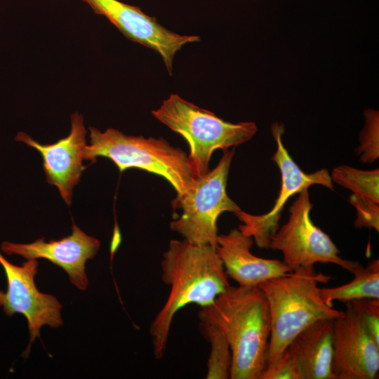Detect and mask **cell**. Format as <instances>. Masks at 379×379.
Segmentation results:
<instances>
[{
    "label": "cell",
    "mask_w": 379,
    "mask_h": 379,
    "mask_svg": "<svg viewBox=\"0 0 379 379\" xmlns=\"http://www.w3.org/2000/svg\"><path fill=\"white\" fill-rule=\"evenodd\" d=\"M161 266L162 281L170 291L149 326L157 359L164 356L175 314L187 305H211L230 286L215 248L208 244L171 240Z\"/></svg>",
    "instance_id": "1"
},
{
    "label": "cell",
    "mask_w": 379,
    "mask_h": 379,
    "mask_svg": "<svg viewBox=\"0 0 379 379\" xmlns=\"http://www.w3.org/2000/svg\"><path fill=\"white\" fill-rule=\"evenodd\" d=\"M200 321L218 329L232 352V379H260L267 365L270 316L258 286H232L201 307Z\"/></svg>",
    "instance_id": "2"
},
{
    "label": "cell",
    "mask_w": 379,
    "mask_h": 379,
    "mask_svg": "<svg viewBox=\"0 0 379 379\" xmlns=\"http://www.w3.org/2000/svg\"><path fill=\"white\" fill-rule=\"evenodd\" d=\"M331 279L316 272L314 266H308L258 286L267 299L270 316L266 369L274 366L292 340L311 324L344 315L345 312L328 305L320 294L319 284L328 283Z\"/></svg>",
    "instance_id": "3"
},
{
    "label": "cell",
    "mask_w": 379,
    "mask_h": 379,
    "mask_svg": "<svg viewBox=\"0 0 379 379\" xmlns=\"http://www.w3.org/2000/svg\"><path fill=\"white\" fill-rule=\"evenodd\" d=\"M90 144L84 149V160L109 159L122 172L135 168L163 177L177 193L182 196L192 185L193 176L187 154L174 147L163 138H148L124 134L114 129L105 131L89 127Z\"/></svg>",
    "instance_id": "4"
},
{
    "label": "cell",
    "mask_w": 379,
    "mask_h": 379,
    "mask_svg": "<svg viewBox=\"0 0 379 379\" xmlns=\"http://www.w3.org/2000/svg\"><path fill=\"white\" fill-rule=\"evenodd\" d=\"M152 114L187 142V158L195 179L210 171L209 162L215 150L225 151L241 145L250 140L258 131L254 122L226 121L177 94H171Z\"/></svg>",
    "instance_id": "5"
},
{
    "label": "cell",
    "mask_w": 379,
    "mask_h": 379,
    "mask_svg": "<svg viewBox=\"0 0 379 379\" xmlns=\"http://www.w3.org/2000/svg\"><path fill=\"white\" fill-rule=\"evenodd\" d=\"M234 149H227L217 166L203 176L194 179L192 185L173 206L182 214L170 223L171 230L184 239L197 244L217 245V220L224 212L235 214L241 208L227 194L226 186Z\"/></svg>",
    "instance_id": "6"
},
{
    "label": "cell",
    "mask_w": 379,
    "mask_h": 379,
    "mask_svg": "<svg viewBox=\"0 0 379 379\" xmlns=\"http://www.w3.org/2000/svg\"><path fill=\"white\" fill-rule=\"evenodd\" d=\"M312 204L307 190L289 208L288 221L272 237L269 248L280 251L283 262L292 271L317 262L333 263L354 274L361 265L343 259L329 236L311 220Z\"/></svg>",
    "instance_id": "7"
},
{
    "label": "cell",
    "mask_w": 379,
    "mask_h": 379,
    "mask_svg": "<svg viewBox=\"0 0 379 379\" xmlns=\"http://www.w3.org/2000/svg\"><path fill=\"white\" fill-rule=\"evenodd\" d=\"M272 133L277 142V149L272 159L280 171L281 182L275 204L269 212L262 215L249 214L241 209L234 214L243 223L239 229L244 234L251 237L257 246L262 248H269L270 239L279 229L283 208L290 197L314 185L333 190V182L328 170L322 168L306 173L292 159L282 142V124L274 123Z\"/></svg>",
    "instance_id": "8"
},
{
    "label": "cell",
    "mask_w": 379,
    "mask_h": 379,
    "mask_svg": "<svg viewBox=\"0 0 379 379\" xmlns=\"http://www.w3.org/2000/svg\"><path fill=\"white\" fill-rule=\"evenodd\" d=\"M0 264L7 280V291H0V307L8 317L16 313L24 315L28 323L30 340L23 353L25 357L35 338L40 336L43 326L57 328L63 324L60 314L62 306L53 295L38 291L34 283L39 265L36 259L27 260L18 266L0 253Z\"/></svg>",
    "instance_id": "9"
},
{
    "label": "cell",
    "mask_w": 379,
    "mask_h": 379,
    "mask_svg": "<svg viewBox=\"0 0 379 379\" xmlns=\"http://www.w3.org/2000/svg\"><path fill=\"white\" fill-rule=\"evenodd\" d=\"M82 1L96 14L105 17L126 37L157 52L170 75L175 53L185 44L201 40L199 36L180 35L168 30L139 7L119 0Z\"/></svg>",
    "instance_id": "10"
},
{
    "label": "cell",
    "mask_w": 379,
    "mask_h": 379,
    "mask_svg": "<svg viewBox=\"0 0 379 379\" xmlns=\"http://www.w3.org/2000/svg\"><path fill=\"white\" fill-rule=\"evenodd\" d=\"M334 319L333 379H374L379 371V344L368 333L350 302Z\"/></svg>",
    "instance_id": "11"
},
{
    "label": "cell",
    "mask_w": 379,
    "mask_h": 379,
    "mask_svg": "<svg viewBox=\"0 0 379 379\" xmlns=\"http://www.w3.org/2000/svg\"><path fill=\"white\" fill-rule=\"evenodd\" d=\"M86 135L83 116L76 112L71 117L69 135L55 143L41 144L22 132L15 138L41 153L47 182L58 187L68 206L72 204L73 189L87 167L82 164L87 145Z\"/></svg>",
    "instance_id": "12"
},
{
    "label": "cell",
    "mask_w": 379,
    "mask_h": 379,
    "mask_svg": "<svg viewBox=\"0 0 379 379\" xmlns=\"http://www.w3.org/2000/svg\"><path fill=\"white\" fill-rule=\"evenodd\" d=\"M100 246L98 239L86 234L73 222L72 234L60 240L46 242L39 238L30 244L3 241L1 250L6 255H18L27 260L47 259L62 267L75 286L86 290L88 285L86 262L94 258Z\"/></svg>",
    "instance_id": "13"
},
{
    "label": "cell",
    "mask_w": 379,
    "mask_h": 379,
    "mask_svg": "<svg viewBox=\"0 0 379 379\" xmlns=\"http://www.w3.org/2000/svg\"><path fill=\"white\" fill-rule=\"evenodd\" d=\"M253 243V238L239 228L232 229L225 234H218L217 237L216 253L227 275L239 286H258L265 281L292 272L283 261L254 255L251 252Z\"/></svg>",
    "instance_id": "14"
},
{
    "label": "cell",
    "mask_w": 379,
    "mask_h": 379,
    "mask_svg": "<svg viewBox=\"0 0 379 379\" xmlns=\"http://www.w3.org/2000/svg\"><path fill=\"white\" fill-rule=\"evenodd\" d=\"M334 319H325L311 324L289 344L292 355L302 379H333Z\"/></svg>",
    "instance_id": "15"
},
{
    "label": "cell",
    "mask_w": 379,
    "mask_h": 379,
    "mask_svg": "<svg viewBox=\"0 0 379 379\" xmlns=\"http://www.w3.org/2000/svg\"><path fill=\"white\" fill-rule=\"evenodd\" d=\"M349 283L334 287L320 288L324 301L329 306L338 300L343 302L361 298L379 299V260L372 259L366 267L362 265L353 274Z\"/></svg>",
    "instance_id": "16"
},
{
    "label": "cell",
    "mask_w": 379,
    "mask_h": 379,
    "mask_svg": "<svg viewBox=\"0 0 379 379\" xmlns=\"http://www.w3.org/2000/svg\"><path fill=\"white\" fill-rule=\"evenodd\" d=\"M335 182L359 197L379 204V169L361 170L350 166L335 167L330 174Z\"/></svg>",
    "instance_id": "17"
},
{
    "label": "cell",
    "mask_w": 379,
    "mask_h": 379,
    "mask_svg": "<svg viewBox=\"0 0 379 379\" xmlns=\"http://www.w3.org/2000/svg\"><path fill=\"white\" fill-rule=\"evenodd\" d=\"M200 330L211 346L206 378H230L232 352L228 341L222 333L211 324L200 321Z\"/></svg>",
    "instance_id": "18"
},
{
    "label": "cell",
    "mask_w": 379,
    "mask_h": 379,
    "mask_svg": "<svg viewBox=\"0 0 379 379\" xmlns=\"http://www.w3.org/2000/svg\"><path fill=\"white\" fill-rule=\"evenodd\" d=\"M365 125L359 136V145L356 149L361 162L370 164L379 157L378 112L368 109L364 112Z\"/></svg>",
    "instance_id": "19"
},
{
    "label": "cell",
    "mask_w": 379,
    "mask_h": 379,
    "mask_svg": "<svg viewBox=\"0 0 379 379\" xmlns=\"http://www.w3.org/2000/svg\"><path fill=\"white\" fill-rule=\"evenodd\" d=\"M350 303L368 333L379 344V299L361 298Z\"/></svg>",
    "instance_id": "20"
},
{
    "label": "cell",
    "mask_w": 379,
    "mask_h": 379,
    "mask_svg": "<svg viewBox=\"0 0 379 379\" xmlns=\"http://www.w3.org/2000/svg\"><path fill=\"white\" fill-rule=\"evenodd\" d=\"M349 202L357 210V218L354 222L355 227L373 228L377 232L379 231V204L353 194L350 197Z\"/></svg>",
    "instance_id": "21"
},
{
    "label": "cell",
    "mask_w": 379,
    "mask_h": 379,
    "mask_svg": "<svg viewBox=\"0 0 379 379\" xmlns=\"http://www.w3.org/2000/svg\"><path fill=\"white\" fill-rule=\"evenodd\" d=\"M260 379H302V376L292 355L286 350L277 364L266 369Z\"/></svg>",
    "instance_id": "22"
}]
</instances>
